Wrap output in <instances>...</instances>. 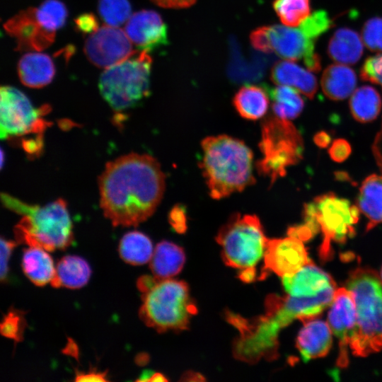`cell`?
Returning <instances> with one entry per match:
<instances>
[{
	"label": "cell",
	"instance_id": "1",
	"mask_svg": "<svg viewBox=\"0 0 382 382\" xmlns=\"http://www.w3.org/2000/svg\"><path fill=\"white\" fill-rule=\"evenodd\" d=\"M100 203L114 226H136L150 217L165 190L158 162L132 153L108 162L98 179Z\"/></svg>",
	"mask_w": 382,
	"mask_h": 382
},
{
	"label": "cell",
	"instance_id": "2",
	"mask_svg": "<svg viewBox=\"0 0 382 382\" xmlns=\"http://www.w3.org/2000/svg\"><path fill=\"white\" fill-rule=\"evenodd\" d=\"M200 168L209 195L220 199L255 183L253 154L241 140L225 134L204 138Z\"/></svg>",
	"mask_w": 382,
	"mask_h": 382
},
{
	"label": "cell",
	"instance_id": "3",
	"mask_svg": "<svg viewBox=\"0 0 382 382\" xmlns=\"http://www.w3.org/2000/svg\"><path fill=\"white\" fill-rule=\"evenodd\" d=\"M1 201L10 210L23 216L13 229L18 243L40 247L49 252L64 250L72 243L73 224L63 199L37 206L1 194Z\"/></svg>",
	"mask_w": 382,
	"mask_h": 382
},
{
	"label": "cell",
	"instance_id": "4",
	"mask_svg": "<svg viewBox=\"0 0 382 382\" xmlns=\"http://www.w3.org/2000/svg\"><path fill=\"white\" fill-rule=\"evenodd\" d=\"M355 301L357 321L349 347L354 355L366 357L382 349V282L371 269L358 267L347 281Z\"/></svg>",
	"mask_w": 382,
	"mask_h": 382
},
{
	"label": "cell",
	"instance_id": "5",
	"mask_svg": "<svg viewBox=\"0 0 382 382\" xmlns=\"http://www.w3.org/2000/svg\"><path fill=\"white\" fill-rule=\"evenodd\" d=\"M141 320L158 332L187 329L197 313L187 284L171 279H158L141 295Z\"/></svg>",
	"mask_w": 382,
	"mask_h": 382
},
{
	"label": "cell",
	"instance_id": "6",
	"mask_svg": "<svg viewBox=\"0 0 382 382\" xmlns=\"http://www.w3.org/2000/svg\"><path fill=\"white\" fill-rule=\"evenodd\" d=\"M152 59L148 52H135L105 69L98 86L103 98L116 111L135 107L150 93Z\"/></svg>",
	"mask_w": 382,
	"mask_h": 382
},
{
	"label": "cell",
	"instance_id": "7",
	"mask_svg": "<svg viewBox=\"0 0 382 382\" xmlns=\"http://www.w3.org/2000/svg\"><path fill=\"white\" fill-rule=\"evenodd\" d=\"M359 212L357 206L332 192L319 195L304 205V224L315 232L322 231L323 239L319 254L323 260L331 257L332 241L345 243L355 234L354 225Z\"/></svg>",
	"mask_w": 382,
	"mask_h": 382
},
{
	"label": "cell",
	"instance_id": "8",
	"mask_svg": "<svg viewBox=\"0 0 382 382\" xmlns=\"http://www.w3.org/2000/svg\"><path fill=\"white\" fill-rule=\"evenodd\" d=\"M259 147L262 158L257 162V169L271 184L284 176L286 168L296 164L303 156L300 132L288 120L277 116L262 122Z\"/></svg>",
	"mask_w": 382,
	"mask_h": 382
},
{
	"label": "cell",
	"instance_id": "9",
	"mask_svg": "<svg viewBox=\"0 0 382 382\" xmlns=\"http://www.w3.org/2000/svg\"><path fill=\"white\" fill-rule=\"evenodd\" d=\"M216 240L225 264L243 270L254 268L264 256L268 238L255 215L236 213L221 226Z\"/></svg>",
	"mask_w": 382,
	"mask_h": 382
},
{
	"label": "cell",
	"instance_id": "10",
	"mask_svg": "<svg viewBox=\"0 0 382 382\" xmlns=\"http://www.w3.org/2000/svg\"><path fill=\"white\" fill-rule=\"evenodd\" d=\"M67 10L59 0H45L35 8L22 11L4 25L17 42V49L41 51L49 47L65 23Z\"/></svg>",
	"mask_w": 382,
	"mask_h": 382
},
{
	"label": "cell",
	"instance_id": "11",
	"mask_svg": "<svg viewBox=\"0 0 382 382\" xmlns=\"http://www.w3.org/2000/svg\"><path fill=\"white\" fill-rule=\"evenodd\" d=\"M0 137L1 139L21 138V143L31 134L42 137L47 122L42 119L50 108H35L20 90L10 86L0 91Z\"/></svg>",
	"mask_w": 382,
	"mask_h": 382
},
{
	"label": "cell",
	"instance_id": "12",
	"mask_svg": "<svg viewBox=\"0 0 382 382\" xmlns=\"http://www.w3.org/2000/svg\"><path fill=\"white\" fill-rule=\"evenodd\" d=\"M264 52H274L282 58L303 60L310 71L320 69V59L315 52V42L319 37L306 23L298 28L274 25L263 26Z\"/></svg>",
	"mask_w": 382,
	"mask_h": 382
},
{
	"label": "cell",
	"instance_id": "13",
	"mask_svg": "<svg viewBox=\"0 0 382 382\" xmlns=\"http://www.w3.org/2000/svg\"><path fill=\"white\" fill-rule=\"evenodd\" d=\"M335 290L332 287L314 296L270 295L266 299V315L281 328L294 319L305 321L316 318L330 306Z\"/></svg>",
	"mask_w": 382,
	"mask_h": 382
},
{
	"label": "cell",
	"instance_id": "14",
	"mask_svg": "<svg viewBox=\"0 0 382 382\" xmlns=\"http://www.w3.org/2000/svg\"><path fill=\"white\" fill-rule=\"evenodd\" d=\"M84 52L93 64L104 69L124 61L135 52L125 30L108 25L91 33L85 42Z\"/></svg>",
	"mask_w": 382,
	"mask_h": 382
},
{
	"label": "cell",
	"instance_id": "15",
	"mask_svg": "<svg viewBox=\"0 0 382 382\" xmlns=\"http://www.w3.org/2000/svg\"><path fill=\"white\" fill-rule=\"evenodd\" d=\"M357 321L354 295L347 288L337 289L328 315V325L339 341L337 364L341 368L349 364L348 347Z\"/></svg>",
	"mask_w": 382,
	"mask_h": 382
},
{
	"label": "cell",
	"instance_id": "16",
	"mask_svg": "<svg viewBox=\"0 0 382 382\" xmlns=\"http://www.w3.org/2000/svg\"><path fill=\"white\" fill-rule=\"evenodd\" d=\"M263 257L264 269L281 277L296 272L311 260L303 241L291 236L268 239Z\"/></svg>",
	"mask_w": 382,
	"mask_h": 382
},
{
	"label": "cell",
	"instance_id": "17",
	"mask_svg": "<svg viewBox=\"0 0 382 382\" xmlns=\"http://www.w3.org/2000/svg\"><path fill=\"white\" fill-rule=\"evenodd\" d=\"M124 30L140 51L149 52L168 42L167 26L154 11L142 10L132 14Z\"/></svg>",
	"mask_w": 382,
	"mask_h": 382
},
{
	"label": "cell",
	"instance_id": "18",
	"mask_svg": "<svg viewBox=\"0 0 382 382\" xmlns=\"http://www.w3.org/2000/svg\"><path fill=\"white\" fill-rule=\"evenodd\" d=\"M284 289L294 296H314L335 287L332 278L310 260L296 272L282 277Z\"/></svg>",
	"mask_w": 382,
	"mask_h": 382
},
{
	"label": "cell",
	"instance_id": "19",
	"mask_svg": "<svg viewBox=\"0 0 382 382\" xmlns=\"http://www.w3.org/2000/svg\"><path fill=\"white\" fill-rule=\"evenodd\" d=\"M303 323L296 338V347L302 359L307 361L325 356L332 345V330L328 323L316 318Z\"/></svg>",
	"mask_w": 382,
	"mask_h": 382
},
{
	"label": "cell",
	"instance_id": "20",
	"mask_svg": "<svg viewBox=\"0 0 382 382\" xmlns=\"http://www.w3.org/2000/svg\"><path fill=\"white\" fill-rule=\"evenodd\" d=\"M18 74L25 86L39 88L52 81L55 69L50 56L40 51H34L24 54L20 59Z\"/></svg>",
	"mask_w": 382,
	"mask_h": 382
},
{
	"label": "cell",
	"instance_id": "21",
	"mask_svg": "<svg viewBox=\"0 0 382 382\" xmlns=\"http://www.w3.org/2000/svg\"><path fill=\"white\" fill-rule=\"evenodd\" d=\"M271 79L277 85L294 88L311 99L318 89L316 76L291 60L277 62L272 69Z\"/></svg>",
	"mask_w": 382,
	"mask_h": 382
},
{
	"label": "cell",
	"instance_id": "22",
	"mask_svg": "<svg viewBox=\"0 0 382 382\" xmlns=\"http://www.w3.org/2000/svg\"><path fill=\"white\" fill-rule=\"evenodd\" d=\"M357 204L368 219L366 231L382 223V175L372 174L366 178L359 188Z\"/></svg>",
	"mask_w": 382,
	"mask_h": 382
},
{
	"label": "cell",
	"instance_id": "23",
	"mask_svg": "<svg viewBox=\"0 0 382 382\" xmlns=\"http://www.w3.org/2000/svg\"><path fill=\"white\" fill-rule=\"evenodd\" d=\"M185 262L183 249L169 241L158 243L150 260V268L158 279H170L177 275Z\"/></svg>",
	"mask_w": 382,
	"mask_h": 382
},
{
	"label": "cell",
	"instance_id": "24",
	"mask_svg": "<svg viewBox=\"0 0 382 382\" xmlns=\"http://www.w3.org/2000/svg\"><path fill=\"white\" fill-rule=\"evenodd\" d=\"M91 275V269L86 260L77 255L62 257L57 264L51 285L53 287L79 289L85 286Z\"/></svg>",
	"mask_w": 382,
	"mask_h": 382
},
{
	"label": "cell",
	"instance_id": "25",
	"mask_svg": "<svg viewBox=\"0 0 382 382\" xmlns=\"http://www.w3.org/2000/svg\"><path fill=\"white\" fill-rule=\"evenodd\" d=\"M321 86L324 94L331 100L347 98L354 91L357 76L351 68L343 64H332L323 71Z\"/></svg>",
	"mask_w": 382,
	"mask_h": 382
},
{
	"label": "cell",
	"instance_id": "26",
	"mask_svg": "<svg viewBox=\"0 0 382 382\" xmlns=\"http://www.w3.org/2000/svg\"><path fill=\"white\" fill-rule=\"evenodd\" d=\"M21 265L28 279L38 286L50 283L55 274L56 268L52 257L40 247L29 246L25 248Z\"/></svg>",
	"mask_w": 382,
	"mask_h": 382
},
{
	"label": "cell",
	"instance_id": "27",
	"mask_svg": "<svg viewBox=\"0 0 382 382\" xmlns=\"http://www.w3.org/2000/svg\"><path fill=\"white\" fill-rule=\"evenodd\" d=\"M328 53L337 63L354 64L362 55V41L354 30L348 28H340L330 39Z\"/></svg>",
	"mask_w": 382,
	"mask_h": 382
},
{
	"label": "cell",
	"instance_id": "28",
	"mask_svg": "<svg viewBox=\"0 0 382 382\" xmlns=\"http://www.w3.org/2000/svg\"><path fill=\"white\" fill-rule=\"evenodd\" d=\"M233 103L242 117L256 120L266 114L269 98L264 88L255 85H247L241 87L235 94Z\"/></svg>",
	"mask_w": 382,
	"mask_h": 382
},
{
	"label": "cell",
	"instance_id": "29",
	"mask_svg": "<svg viewBox=\"0 0 382 382\" xmlns=\"http://www.w3.org/2000/svg\"><path fill=\"white\" fill-rule=\"evenodd\" d=\"M119 254L126 262L144 265L151 260L154 249L151 239L144 233L133 231L125 233L119 243Z\"/></svg>",
	"mask_w": 382,
	"mask_h": 382
},
{
	"label": "cell",
	"instance_id": "30",
	"mask_svg": "<svg viewBox=\"0 0 382 382\" xmlns=\"http://www.w3.org/2000/svg\"><path fill=\"white\" fill-rule=\"evenodd\" d=\"M349 107L356 120L360 122H371L376 118L381 110V96L371 86L359 87L353 92Z\"/></svg>",
	"mask_w": 382,
	"mask_h": 382
},
{
	"label": "cell",
	"instance_id": "31",
	"mask_svg": "<svg viewBox=\"0 0 382 382\" xmlns=\"http://www.w3.org/2000/svg\"><path fill=\"white\" fill-rule=\"evenodd\" d=\"M272 110L276 116L284 120L297 117L303 108V100L299 91L287 86L278 85L270 91Z\"/></svg>",
	"mask_w": 382,
	"mask_h": 382
},
{
	"label": "cell",
	"instance_id": "32",
	"mask_svg": "<svg viewBox=\"0 0 382 382\" xmlns=\"http://www.w3.org/2000/svg\"><path fill=\"white\" fill-rule=\"evenodd\" d=\"M311 0H274L273 8L281 22L298 27L311 15Z\"/></svg>",
	"mask_w": 382,
	"mask_h": 382
},
{
	"label": "cell",
	"instance_id": "33",
	"mask_svg": "<svg viewBox=\"0 0 382 382\" xmlns=\"http://www.w3.org/2000/svg\"><path fill=\"white\" fill-rule=\"evenodd\" d=\"M98 8L105 23L113 27L126 23L132 16L128 0H99Z\"/></svg>",
	"mask_w": 382,
	"mask_h": 382
},
{
	"label": "cell",
	"instance_id": "34",
	"mask_svg": "<svg viewBox=\"0 0 382 382\" xmlns=\"http://www.w3.org/2000/svg\"><path fill=\"white\" fill-rule=\"evenodd\" d=\"M26 325L25 313L21 310L11 308L4 316L0 325V331L4 337L12 339L16 342H20L23 339Z\"/></svg>",
	"mask_w": 382,
	"mask_h": 382
},
{
	"label": "cell",
	"instance_id": "35",
	"mask_svg": "<svg viewBox=\"0 0 382 382\" xmlns=\"http://www.w3.org/2000/svg\"><path fill=\"white\" fill-rule=\"evenodd\" d=\"M362 40L371 51H382V18H370L362 28Z\"/></svg>",
	"mask_w": 382,
	"mask_h": 382
},
{
	"label": "cell",
	"instance_id": "36",
	"mask_svg": "<svg viewBox=\"0 0 382 382\" xmlns=\"http://www.w3.org/2000/svg\"><path fill=\"white\" fill-rule=\"evenodd\" d=\"M360 76L363 80L382 88V54L369 57L361 67Z\"/></svg>",
	"mask_w": 382,
	"mask_h": 382
},
{
	"label": "cell",
	"instance_id": "37",
	"mask_svg": "<svg viewBox=\"0 0 382 382\" xmlns=\"http://www.w3.org/2000/svg\"><path fill=\"white\" fill-rule=\"evenodd\" d=\"M16 241L1 238V281L4 282L7 280L8 274V262L14 248L17 245Z\"/></svg>",
	"mask_w": 382,
	"mask_h": 382
},
{
	"label": "cell",
	"instance_id": "38",
	"mask_svg": "<svg viewBox=\"0 0 382 382\" xmlns=\"http://www.w3.org/2000/svg\"><path fill=\"white\" fill-rule=\"evenodd\" d=\"M351 154V146L344 139L335 140L329 149V154L331 158L336 162L345 161Z\"/></svg>",
	"mask_w": 382,
	"mask_h": 382
},
{
	"label": "cell",
	"instance_id": "39",
	"mask_svg": "<svg viewBox=\"0 0 382 382\" xmlns=\"http://www.w3.org/2000/svg\"><path fill=\"white\" fill-rule=\"evenodd\" d=\"M171 226L177 231L182 233L186 228V215L181 206H176L172 209L169 214Z\"/></svg>",
	"mask_w": 382,
	"mask_h": 382
},
{
	"label": "cell",
	"instance_id": "40",
	"mask_svg": "<svg viewBox=\"0 0 382 382\" xmlns=\"http://www.w3.org/2000/svg\"><path fill=\"white\" fill-rule=\"evenodd\" d=\"M76 381H109L108 371H99L96 369H90L87 372L76 371Z\"/></svg>",
	"mask_w": 382,
	"mask_h": 382
},
{
	"label": "cell",
	"instance_id": "41",
	"mask_svg": "<svg viewBox=\"0 0 382 382\" xmlns=\"http://www.w3.org/2000/svg\"><path fill=\"white\" fill-rule=\"evenodd\" d=\"M75 22L79 30L86 33H92L99 28L96 17L90 13L79 16Z\"/></svg>",
	"mask_w": 382,
	"mask_h": 382
},
{
	"label": "cell",
	"instance_id": "42",
	"mask_svg": "<svg viewBox=\"0 0 382 382\" xmlns=\"http://www.w3.org/2000/svg\"><path fill=\"white\" fill-rule=\"evenodd\" d=\"M372 151L376 164L382 173V122L381 129L374 141Z\"/></svg>",
	"mask_w": 382,
	"mask_h": 382
},
{
	"label": "cell",
	"instance_id": "43",
	"mask_svg": "<svg viewBox=\"0 0 382 382\" xmlns=\"http://www.w3.org/2000/svg\"><path fill=\"white\" fill-rule=\"evenodd\" d=\"M156 5L164 8H185L192 5L196 0H151Z\"/></svg>",
	"mask_w": 382,
	"mask_h": 382
},
{
	"label": "cell",
	"instance_id": "44",
	"mask_svg": "<svg viewBox=\"0 0 382 382\" xmlns=\"http://www.w3.org/2000/svg\"><path fill=\"white\" fill-rule=\"evenodd\" d=\"M137 381H166L165 376L160 373H154L150 371H144Z\"/></svg>",
	"mask_w": 382,
	"mask_h": 382
},
{
	"label": "cell",
	"instance_id": "45",
	"mask_svg": "<svg viewBox=\"0 0 382 382\" xmlns=\"http://www.w3.org/2000/svg\"><path fill=\"white\" fill-rule=\"evenodd\" d=\"M315 144L320 147V148H325L327 147L329 144L330 143L331 138L328 133L322 131L320 132H318L313 138Z\"/></svg>",
	"mask_w": 382,
	"mask_h": 382
},
{
	"label": "cell",
	"instance_id": "46",
	"mask_svg": "<svg viewBox=\"0 0 382 382\" xmlns=\"http://www.w3.org/2000/svg\"><path fill=\"white\" fill-rule=\"evenodd\" d=\"M255 276V272L254 268L243 270L240 277L242 280L245 282H250L254 279Z\"/></svg>",
	"mask_w": 382,
	"mask_h": 382
},
{
	"label": "cell",
	"instance_id": "47",
	"mask_svg": "<svg viewBox=\"0 0 382 382\" xmlns=\"http://www.w3.org/2000/svg\"><path fill=\"white\" fill-rule=\"evenodd\" d=\"M379 276H380L381 280V282H382V267H381V272H380Z\"/></svg>",
	"mask_w": 382,
	"mask_h": 382
}]
</instances>
